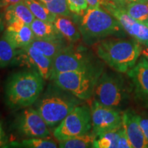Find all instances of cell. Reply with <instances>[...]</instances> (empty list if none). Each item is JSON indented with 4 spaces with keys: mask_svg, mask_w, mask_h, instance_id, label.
I'll list each match as a JSON object with an SVG mask.
<instances>
[{
    "mask_svg": "<svg viewBox=\"0 0 148 148\" xmlns=\"http://www.w3.org/2000/svg\"><path fill=\"white\" fill-rule=\"evenodd\" d=\"M25 66L40 73L45 80L50 79L52 73L53 60L29 45L17 49V54L13 63Z\"/></svg>",
    "mask_w": 148,
    "mask_h": 148,
    "instance_id": "obj_12",
    "label": "cell"
},
{
    "mask_svg": "<svg viewBox=\"0 0 148 148\" xmlns=\"http://www.w3.org/2000/svg\"><path fill=\"white\" fill-rule=\"evenodd\" d=\"M91 132L97 138L122 125V112L104 106L95 99L90 105Z\"/></svg>",
    "mask_w": 148,
    "mask_h": 148,
    "instance_id": "obj_11",
    "label": "cell"
},
{
    "mask_svg": "<svg viewBox=\"0 0 148 148\" xmlns=\"http://www.w3.org/2000/svg\"><path fill=\"white\" fill-rule=\"evenodd\" d=\"M28 7L34 17L42 21L52 22L55 21L56 14L51 12L39 0H23Z\"/></svg>",
    "mask_w": 148,
    "mask_h": 148,
    "instance_id": "obj_21",
    "label": "cell"
},
{
    "mask_svg": "<svg viewBox=\"0 0 148 148\" xmlns=\"http://www.w3.org/2000/svg\"><path fill=\"white\" fill-rule=\"evenodd\" d=\"M123 8L130 16L148 26V0H140Z\"/></svg>",
    "mask_w": 148,
    "mask_h": 148,
    "instance_id": "obj_20",
    "label": "cell"
},
{
    "mask_svg": "<svg viewBox=\"0 0 148 148\" xmlns=\"http://www.w3.org/2000/svg\"><path fill=\"white\" fill-rule=\"evenodd\" d=\"M3 16L6 25L14 22H21L29 25L35 18L23 0L5 8Z\"/></svg>",
    "mask_w": 148,
    "mask_h": 148,
    "instance_id": "obj_16",
    "label": "cell"
},
{
    "mask_svg": "<svg viewBox=\"0 0 148 148\" xmlns=\"http://www.w3.org/2000/svg\"><path fill=\"white\" fill-rule=\"evenodd\" d=\"M45 87V79L34 69L12 73L5 85V102L11 110L32 106Z\"/></svg>",
    "mask_w": 148,
    "mask_h": 148,
    "instance_id": "obj_1",
    "label": "cell"
},
{
    "mask_svg": "<svg viewBox=\"0 0 148 148\" xmlns=\"http://www.w3.org/2000/svg\"><path fill=\"white\" fill-rule=\"evenodd\" d=\"M122 123L132 148H147L148 145L140 125V115L132 109L122 112Z\"/></svg>",
    "mask_w": 148,
    "mask_h": 148,
    "instance_id": "obj_14",
    "label": "cell"
},
{
    "mask_svg": "<svg viewBox=\"0 0 148 148\" xmlns=\"http://www.w3.org/2000/svg\"><path fill=\"white\" fill-rule=\"evenodd\" d=\"M70 11L80 15L88 7L86 0H66Z\"/></svg>",
    "mask_w": 148,
    "mask_h": 148,
    "instance_id": "obj_27",
    "label": "cell"
},
{
    "mask_svg": "<svg viewBox=\"0 0 148 148\" xmlns=\"http://www.w3.org/2000/svg\"><path fill=\"white\" fill-rule=\"evenodd\" d=\"M34 38L39 40H64V38L52 22L35 18L29 25Z\"/></svg>",
    "mask_w": 148,
    "mask_h": 148,
    "instance_id": "obj_17",
    "label": "cell"
},
{
    "mask_svg": "<svg viewBox=\"0 0 148 148\" xmlns=\"http://www.w3.org/2000/svg\"><path fill=\"white\" fill-rule=\"evenodd\" d=\"M69 16L57 15L53 24L60 34L63 36L64 39L71 42H77L81 38V34L78 27L68 18Z\"/></svg>",
    "mask_w": 148,
    "mask_h": 148,
    "instance_id": "obj_18",
    "label": "cell"
},
{
    "mask_svg": "<svg viewBox=\"0 0 148 148\" xmlns=\"http://www.w3.org/2000/svg\"><path fill=\"white\" fill-rule=\"evenodd\" d=\"M82 101L53 83L35 102V109L49 127H56Z\"/></svg>",
    "mask_w": 148,
    "mask_h": 148,
    "instance_id": "obj_4",
    "label": "cell"
},
{
    "mask_svg": "<svg viewBox=\"0 0 148 148\" xmlns=\"http://www.w3.org/2000/svg\"><path fill=\"white\" fill-rule=\"evenodd\" d=\"M50 10L56 15L69 16L71 14L66 0H39Z\"/></svg>",
    "mask_w": 148,
    "mask_h": 148,
    "instance_id": "obj_26",
    "label": "cell"
},
{
    "mask_svg": "<svg viewBox=\"0 0 148 148\" xmlns=\"http://www.w3.org/2000/svg\"><path fill=\"white\" fill-rule=\"evenodd\" d=\"M19 145L28 148H56L58 147V144L49 138V136L27 138L22 140Z\"/></svg>",
    "mask_w": 148,
    "mask_h": 148,
    "instance_id": "obj_25",
    "label": "cell"
},
{
    "mask_svg": "<svg viewBox=\"0 0 148 148\" xmlns=\"http://www.w3.org/2000/svg\"><path fill=\"white\" fill-rule=\"evenodd\" d=\"M14 128L20 136L25 138L48 137L49 126L35 108L27 107L17 114Z\"/></svg>",
    "mask_w": 148,
    "mask_h": 148,
    "instance_id": "obj_10",
    "label": "cell"
},
{
    "mask_svg": "<svg viewBox=\"0 0 148 148\" xmlns=\"http://www.w3.org/2000/svg\"><path fill=\"white\" fill-rule=\"evenodd\" d=\"M88 6L92 8H99L101 5V0H86Z\"/></svg>",
    "mask_w": 148,
    "mask_h": 148,
    "instance_id": "obj_33",
    "label": "cell"
},
{
    "mask_svg": "<svg viewBox=\"0 0 148 148\" xmlns=\"http://www.w3.org/2000/svg\"><path fill=\"white\" fill-rule=\"evenodd\" d=\"M140 45L133 38L109 37L92 47L96 55L111 69L125 73L136 64L142 52Z\"/></svg>",
    "mask_w": 148,
    "mask_h": 148,
    "instance_id": "obj_2",
    "label": "cell"
},
{
    "mask_svg": "<svg viewBox=\"0 0 148 148\" xmlns=\"http://www.w3.org/2000/svg\"><path fill=\"white\" fill-rule=\"evenodd\" d=\"M92 129L90 106L86 103L77 105L55 127L53 136L58 141L81 136Z\"/></svg>",
    "mask_w": 148,
    "mask_h": 148,
    "instance_id": "obj_8",
    "label": "cell"
},
{
    "mask_svg": "<svg viewBox=\"0 0 148 148\" xmlns=\"http://www.w3.org/2000/svg\"><path fill=\"white\" fill-rule=\"evenodd\" d=\"M30 45L52 60L66 46L64 40H39L36 38L31 42Z\"/></svg>",
    "mask_w": 148,
    "mask_h": 148,
    "instance_id": "obj_19",
    "label": "cell"
},
{
    "mask_svg": "<svg viewBox=\"0 0 148 148\" xmlns=\"http://www.w3.org/2000/svg\"><path fill=\"white\" fill-rule=\"evenodd\" d=\"M81 15L77 27L85 45L93 46L109 37L126 36L119 22L105 9L88 6Z\"/></svg>",
    "mask_w": 148,
    "mask_h": 148,
    "instance_id": "obj_3",
    "label": "cell"
},
{
    "mask_svg": "<svg viewBox=\"0 0 148 148\" xmlns=\"http://www.w3.org/2000/svg\"><path fill=\"white\" fill-rule=\"evenodd\" d=\"M17 49L14 47L4 36H0V69H3L13 63Z\"/></svg>",
    "mask_w": 148,
    "mask_h": 148,
    "instance_id": "obj_23",
    "label": "cell"
},
{
    "mask_svg": "<svg viewBox=\"0 0 148 148\" xmlns=\"http://www.w3.org/2000/svg\"><path fill=\"white\" fill-rule=\"evenodd\" d=\"M119 72H102L96 83L93 99L104 106L121 111L128 103L132 84Z\"/></svg>",
    "mask_w": 148,
    "mask_h": 148,
    "instance_id": "obj_5",
    "label": "cell"
},
{
    "mask_svg": "<svg viewBox=\"0 0 148 148\" xmlns=\"http://www.w3.org/2000/svg\"><path fill=\"white\" fill-rule=\"evenodd\" d=\"M21 0H0V8H5L8 5L14 4Z\"/></svg>",
    "mask_w": 148,
    "mask_h": 148,
    "instance_id": "obj_32",
    "label": "cell"
},
{
    "mask_svg": "<svg viewBox=\"0 0 148 148\" xmlns=\"http://www.w3.org/2000/svg\"><path fill=\"white\" fill-rule=\"evenodd\" d=\"M127 75L132 84L134 99L140 106L148 108V59L145 56L139 57Z\"/></svg>",
    "mask_w": 148,
    "mask_h": 148,
    "instance_id": "obj_13",
    "label": "cell"
},
{
    "mask_svg": "<svg viewBox=\"0 0 148 148\" xmlns=\"http://www.w3.org/2000/svg\"><path fill=\"white\" fill-rule=\"evenodd\" d=\"M123 125V123L121 126L117 128H115L112 130L108 131L103 134H101L94 140L92 147L97 148H117L118 139H119L120 132Z\"/></svg>",
    "mask_w": 148,
    "mask_h": 148,
    "instance_id": "obj_24",
    "label": "cell"
},
{
    "mask_svg": "<svg viewBox=\"0 0 148 148\" xmlns=\"http://www.w3.org/2000/svg\"><path fill=\"white\" fill-rule=\"evenodd\" d=\"M142 51H143V56H145L146 58L148 59V47H146V49H144V50L142 49Z\"/></svg>",
    "mask_w": 148,
    "mask_h": 148,
    "instance_id": "obj_35",
    "label": "cell"
},
{
    "mask_svg": "<svg viewBox=\"0 0 148 148\" xmlns=\"http://www.w3.org/2000/svg\"><path fill=\"white\" fill-rule=\"evenodd\" d=\"M132 148V145H131L130 143L128 138L125 132V130L122 125V127L121 129V132H120V135L119 139H118L117 143V148Z\"/></svg>",
    "mask_w": 148,
    "mask_h": 148,
    "instance_id": "obj_28",
    "label": "cell"
},
{
    "mask_svg": "<svg viewBox=\"0 0 148 148\" xmlns=\"http://www.w3.org/2000/svg\"><path fill=\"white\" fill-rule=\"evenodd\" d=\"M109 1H112L115 3V4L120 5V6H125L129 3H133V2H136V1H140V0H109Z\"/></svg>",
    "mask_w": 148,
    "mask_h": 148,
    "instance_id": "obj_31",
    "label": "cell"
},
{
    "mask_svg": "<svg viewBox=\"0 0 148 148\" xmlns=\"http://www.w3.org/2000/svg\"><path fill=\"white\" fill-rule=\"evenodd\" d=\"M95 138V136L90 131L86 134L60 140L58 143V147L61 148L92 147Z\"/></svg>",
    "mask_w": 148,
    "mask_h": 148,
    "instance_id": "obj_22",
    "label": "cell"
},
{
    "mask_svg": "<svg viewBox=\"0 0 148 148\" xmlns=\"http://www.w3.org/2000/svg\"><path fill=\"white\" fill-rule=\"evenodd\" d=\"M4 16H3V13L0 11V32L2 31L4 28Z\"/></svg>",
    "mask_w": 148,
    "mask_h": 148,
    "instance_id": "obj_34",
    "label": "cell"
},
{
    "mask_svg": "<svg viewBox=\"0 0 148 148\" xmlns=\"http://www.w3.org/2000/svg\"><path fill=\"white\" fill-rule=\"evenodd\" d=\"M3 36L16 49L30 45L35 38L30 26L21 22H14L6 25Z\"/></svg>",
    "mask_w": 148,
    "mask_h": 148,
    "instance_id": "obj_15",
    "label": "cell"
},
{
    "mask_svg": "<svg viewBox=\"0 0 148 148\" xmlns=\"http://www.w3.org/2000/svg\"><path fill=\"white\" fill-rule=\"evenodd\" d=\"M103 72V65L99 64L84 71H74L59 73L50 79L56 85L64 89L82 100L89 99L93 96L96 83Z\"/></svg>",
    "mask_w": 148,
    "mask_h": 148,
    "instance_id": "obj_6",
    "label": "cell"
},
{
    "mask_svg": "<svg viewBox=\"0 0 148 148\" xmlns=\"http://www.w3.org/2000/svg\"><path fill=\"white\" fill-rule=\"evenodd\" d=\"M8 145V137L3 128L1 122L0 121V148L5 147Z\"/></svg>",
    "mask_w": 148,
    "mask_h": 148,
    "instance_id": "obj_30",
    "label": "cell"
},
{
    "mask_svg": "<svg viewBox=\"0 0 148 148\" xmlns=\"http://www.w3.org/2000/svg\"><path fill=\"white\" fill-rule=\"evenodd\" d=\"M101 5L119 22L121 26L132 38L141 45L148 47V26L130 16L122 6L109 0H101Z\"/></svg>",
    "mask_w": 148,
    "mask_h": 148,
    "instance_id": "obj_9",
    "label": "cell"
},
{
    "mask_svg": "<svg viewBox=\"0 0 148 148\" xmlns=\"http://www.w3.org/2000/svg\"><path fill=\"white\" fill-rule=\"evenodd\" d=\"M139 115L140 127H141L143 134L145 135L148 145V114H145V115L139 114Z\"/></svg>",
    "mask_w": 148,
    "mask_h": 148,
    "instance_id": "obj_29",
    "label": "cell"
},
{
    "mask_svg": "<svg viewBox=\"0 0 148 148\" xmlns=\"http://www.w3.org/2000/svg\"><path fill=\"white\" fill-rule=\"evenodd\" d=\"M100 64L85 48L66 45L53 58L51 77L62 72L88 70Z\"/></svg>",
    "mask_w": 148,
    "mask_h": 148,
    "instance_id": "obj_7",
    "label": "cell"
}]
</instances>
